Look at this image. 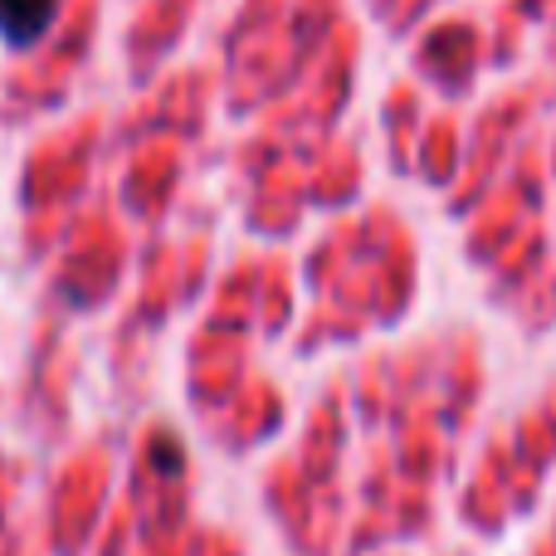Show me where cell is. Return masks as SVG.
Wrapping results in <instances>:
<instances>
[{"mask_svg":"<svg viewBox=\"0 0 556 556\" xmlns=\"http://www.w3.org/2000/svg\"><path fill=\"white\" fill-rule=\"evenodd\" d=\"M49 20H54V0H0V35L15 49L35 45L49 29Z\"/></svg>","mask_w":556,"mask_h":556,"instance_id":"1","label":"cell"}]
</instances>
